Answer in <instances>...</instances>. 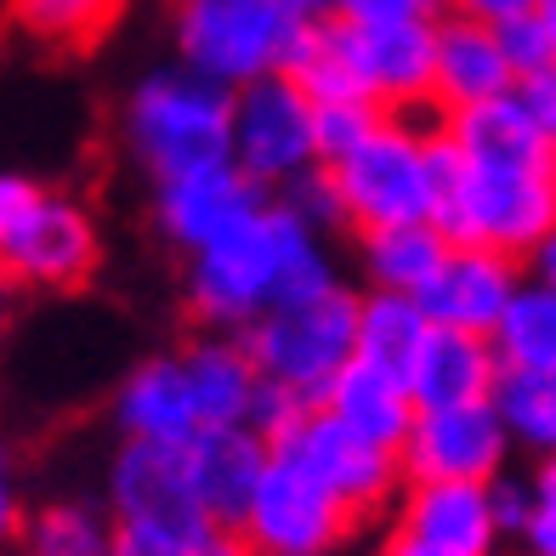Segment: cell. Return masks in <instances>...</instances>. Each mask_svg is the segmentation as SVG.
<instances>
[{
	"label": "cell",
	"mask_w": 556,
	"mask_h": 556,
	"mask_svg": "<svg viewBox=\"0 0 556 556\" xmlns=\"http://www.w3.org/2000/svg\"><path fill=\"white\" fill-rule=\"evenodd\" d=\"M432 222L448 244L534 262L556 233V142L511 97L443 114L432 131Z\"/></svg>",
	"instance_id": "6da1fadb"
},
{
	"label": "cell",
	"mask_w": 556,
	"mask_h": 556,
	"mask_svg": "<svg viewBox=\"0 0 556 556\" xmlns=\"http://www.w3.org/2000/svg\"><path fill=\"white\" fill-rule=\"evenodd\" d=\"M330 290H341L330 244L285 199H273L262 216H250L188 262V313L216 336H244L273 307Z\"/></svg>",
	"instance_id": "7a4b0ae2"
},
{
	"label": "cell",
	"mask_w": 556,
	"mask_h": 556,
	"mask_svg": "<svg viewBox=\"0 0 556 556\" xmlns=\"http://www.w3.org/2000/svg\"><path fill=\"white\" fill-rule=\"evenodd\" d=\"M119 142L148 170V182L227 165L233 160V91L211 86L193 68H154L131 86L119 109Z\"/></svg>",
	"instance_id": "3957f363"
},
{
	"label": "cell",
	"mask_w": 556,
	"mask_h": 556,
	"mask_svg": "<svg viewBox=\"0 0 556 556\" xmlns=\"http://www.w3.org/2000/svg\"><path fill=\"white\" fill-rule=\"evenodd\" d=\"M103 505H109L119 556H188L222 534L211 511L199 505L188 448L119 438L114 460H109Z\"/></svg>",
	"instance_id": "277c9868"
},
{
	"label": "cell",
	"mask_w": 556,
	"mask_h": 556,
	"mask_svg": "<svg viewBox=\"0 0 556 556\" xmlns=\"http://www.w3.org/2000/svg\"><path fill=\"white\" fill-rule=\"evenodd\" d=\"M301 29L307 23L278 0H170L176 58L222 91H244L267 74H285Z\"/></svg>",
	"instance_id": "5b68a950"
},
{
	"label": "cell",
	"mask_w": 556,
	"mask_h": 556,
	"mask_svg": "<svg viewBox=\"0 0 556 556\" xmlns=\"http://www.w3.org/2000/svg\"><path fill=\"white\" fill-rule=\"evenodd\" d=\"M358 290H330L313 301H290L256 318L239 336L250 364H256L262 387L285 392L295 403H324V392L336 387V375L358 358Z\"/></svg>",
	"instance_id": "8992f818"
},
{
	"label": "cell",
	"mask_w": 556,
	"mask_h": 556,
	"mask_svg": "<svg viewBox=\"0 0 556 556\" xmlns=\"http://www.w3.org/2000/svg\"><path fill=\"white\" fill-rule=\"evenodd\" d=\"M432 131L438 119L387 114L341 165H324L352 239L403 222H432Z\"/></svg>",
	"instance_id": "52a82bcc"
},
{
	"label": "cell",
	"mask_w": 556,
	"mask_h": 556,
	"mask_svg": "<svg viewBox=\"0 0 556 556\" xmlns=\"http://www.w3.org/2000/svg\"><path fill=\"white\" fill-rule=\"evenodd\" d=\"M364 528L369 522L346 511L307 466H295L290 454H273L262 489L239 522V540L250 556H346L364 540Z\"/></svg>",
	"instance_id": "ba28073f"
},
{
	"label": "cell",
	"mask_w": 556,
	"mask_h": 556,
	"mask_svg": "<svg viewBox=\"0 0 556 556\" xmlns=\"http://www.w3.org/2000/svg\"><path fill=\"white\" fill-rule=\"evenodd\" d=\"M273 454H290L295 466H307L318 483L330 489L346 511H358L369 528L387 522L397 494L409 489L397 448H381V443L358 438L330 409H318V403H313V409H301L285 432L273 438Z\"/></svg>",
	"instance_id": "9c48e42d"
},
{
	"label": "cell",
	"mask_w": 556,
	"mask_h": 556,
	"mask_svg": "<svg viewBox=\"0 0 556 556\" xmlns=\"http://www.w3.org/2000/svg\"><path fill=\"white\" fill-rule=\"evenodd\" d=\"M233 165L267 193H285L295 176L318 170V103L290 74L233 91Z\"/></svg>",
	"instance_id": "30bf717a"
},
{
	"label": "cell",
	"mask_w": 556,
	"mask_h": 556,
	"mask_svg": "<svg viewBox=\"0 0 556 556\" xmlns=\"http://www.w3.org/2000/svg\"><path fill=\"white\" fill-rule=\"evenodd\" d=\"M103 262V233L68 193L40 188L35 205L0 233V273L17 290H80Z\"/></svg>",
	"instance_id": "8fae6325"
},
{
	"label": "cell",
	"mask_w": 556,
	"mask_h": 556,
	"mask_svg": "<svg viewBox=\"0 0 556 556\" xmlns=\"http://www.w3.org/2000/svg\"><path fill=\"white\" fill-rule=\"evenodd\" d=\"M341 52L358 80L364 103L403 119H443L438 114V23H387V29H358L341 23Z\"/></svg>",
	"instance_id": "7c38bea8"
},
{
	"label": "cell",
	"mask_w": 556,
	"mask_h": 556,
	"mask_svg": "<svg viewBox=\"0 0 556 556\" xmlns=\"http://www.w3.org/2000/svg\"><path fill=\"white\" fill-rule=\"evenodd\" d=\"M511 432L494 403L466 409H420L409 443H403V477L409 483H500L511 471Z\"/></svg>",
	"instance_id": "4fadbf2b"
},
{
	"label": "cell",
	"mask_w": 556,
	"mask_h": 556,
	"mask_svg": "<svg viewBox=\"0 0 556 556\" xmlns=\"http://www.w3.org/2000/svg\"><path fill=\"white\" fill-rule=\"evenodd\" d=\"M267 205H273V193L262 182H250V176L227 160V165L170 176V182L154 188V233L182 262H193L199 250H211L216 239H227L250 216H262Z\"/></svg>",
	"instance_id": "5bb4252c"
},
{
	"label": "cell",
	"mask_w": 556,
	"mask_h": 556,
	"mask_svg": "<svg viewBox=\"0 0 556 556\" xmlns=\"http://www.w3.org/2000/svg\"><path fill=\"white\" fill-rule=\"evenodd\" d=\"M114 426H119V438L160 443V448H193L216 432L182 346L154 352L137 369H125V381L114 392Z\"/></svg>",
	"instance_id": "9a60e30c"
},
{
	"label": "cell",
	"mask_w": 556,
	"mask_h": 556,
	"mask_svg": "<svg viewBox=\"0 0 556 556\" xmlns=\"http://www.w3.org/2000/svg\"><path fill=\"white\" fill-rule=\"evenodd\" d=\"M387 528L443 556H500L505 534L494 517V483H409Z\"/></svg>",
	"instance_id": "2e32d148"
},
{
	"label": "cell",
	"mask_w": 556,
	"mask_h": 556,
	"mask_svg": "<svg viewBox=\"0 0 556 556\" xmlns=\"http://www.w3.org/2000/svg\"><path fill=\"white\" fill-rule=\"evenodd\" d=\"M528 285L522 262L494 256V250H471L454 244L438 278L420 290V307L438 330H466V336H494L505 313H511L517 290Z\"/></svg>",
	"instance_id": "e0dca14e"
},
{
	"label": "cell",
	"mask_w": 556,
	"mask_h": 556,
	"mask_svg": "<svg viewBox=\"0 0 556 556\" xmlns=\"http://www.w3.org/2000/svg\"><path fill=\"white\" fill-rule=\"evenodd\" d=\"M517 91V68L505 58L500 29L477 17H438V114L483 109Z\"/></svg>",
	"instance_id": "ac0fdd59"
},
{
	"label": "cell",
	"mask_w": 556,
	"mask_h": 556,
	"mask_svg": "<svg viewBox=\"0 0 556 556\" xmlns=\"http://www.w3.org/2000/svg\"><path fill=\"white\" fill-rule=\"evenodd\" d=\"M500 375L505 358L494 336H466V330H438L426 336L415 375H409V392L420 409H466V403H494L500 392Z\"/></svg>",
	"instance_id": "d6986e66"
},
{
	"label": "cell",
	"mask_w": 556,
	"mask_h": 556,
	"mask_svg": "<svg viewBox=\"0 0 556 556\" xmlns=\"http://www.w3.org/2000/svg\"><path fill=\"white\" fill-rule=\"evenodd\" d=\"M267 460H273V443L262 432H211L205 443L188 448V471H193V489H199V505L211 511V522L222 534H239V522L256 500L262 477H267Z\"/></svg>",
	"instance_id": "ffe728a7"
},
{
	"label": "cell",
	"mask_w": 556,
	"mask_h": 556,
	"mask_svg": "<svg viewBox=\"0 0 556 556\" xmlns=\"http://www.w3.org/2000/svg\"><path fill=\"white\" fill-rule=\"evenodd\" d=\"M318 409H330L341 426H352L358 438L369 443H381V448H397L409 443L415 432V420H420V403L409 392V381L403 375H387V369H375L364 358H352L341 375H336V387L324 392Z\"/></svg>",
	"instance_id": "44dd1931"
},
{
	"label": "cell",
	"mask_w": 556,
	"mask_h": 556,
	"mask_svg": "<svg viewBox=\"0 0 556 556\" xmlns=\"http://www.w3.org/2000/svg\"><path fill=\"white\" fill-rule=\"evenodd\" d=\"M448 233L438 222H403L381 227V233L358 239V267L369 278V290H392V295H420L448 262Z\"/></svg>",
	"instance_id": "7402d4cb"
},
{
	"label": "cell",
	"mask_w": 556,
	"mask_h": 556,
	"mask_svg": "<svg viewBox=\"0 0 556 556\" xmlns=\"http://www.w3.org/2000/svg\"><path fill=\"white\" fill-rule=\"evenodd\" d=\"M426 336H432V318H426L420 295H392V290H364L358 301V358L387 369V375H415V358Z\"/></svg>",
	"instance_id": "603a6c76"
},
{
	"label": "cell",
	"mask_w": 556,
	"mask_h": 556,
	"mask_svg": "<svg viewBox=\"0 0 556 556\" xmlns=\"http://www.w3.org/2000/svg\"><path fill=\"white\" fill-rule=\"evenodd\" d=\"M125 12V0H7V17L23 40L52 52H91Z\"/></svg>",
	"instance_id": "cb8c5ba5"
},
{
	"label": "cell",
	"mask_w": 556,
	"mask_h": 556,
	"mask_svg": "<svg viewBox=\"0 0 556 556\" xmlns=\"http://www.w3.org/2000/svg\"><path fill=\"white\" fill-rule=\"evenodd\" d=\"M114 522L109 505L91 500H46L29 511L17 556H114Z\"/></svg>",
	"instance_id": "d4e9b609"
},
{
	"label": "cell",
	"mask_w": 556,
	"mask_h": 556,
	"mask_svg": "<svg viewBox=\"0 0 556 556\" xmlns=\"http://www.w3.org/2000/svg\"><path fill=\"white\" fill-rule=\"evenodd\" d=\"M494 409L522 454L556 460V369H505Z\"/></svg>",
	"instance_id": "484cf974"
},
{
	"label": "cell",
	"mask_w": 556,
	"mask_h": 556,
	"mask_svg": "<svg viewBox=\"0 0 556 556\" xmlns=\"http://www.w3.org/2000/svg\"><path fill=\"white\" fill-rule=\"evenodd\" d=\"M494 346H500L505 369H556V290L528 278L505 324L494 330Z\"/></svg>",
	"instance_id": "4316f807"
},
{
	"label": "cell",
	"mask_w": 556,
	"mask_h": 556,
	"mask_svg": "<svg viewBox=\"0 0 556 556\" xmlns=\"http://www.w3.org/2000/svg\"><path fill=\"white\" fill-rule=\"evenodd\" d=\"M387 114L369 103H318V165H341Z\"/></svg>",
	"instance_id": "83f0119b"
},
{
	"label": "cell",
	"mask_w": 556,
	"mask_h": 556,
	"mask_svg": "<svg viewBox=\"0 0 556 556\" xmlns=\"http://www.w3.org/2000/svg\"><path fill=\"white\" fill-rule=\"evenodd\" d=\"M330 17L358 23V29H387V23H438L443 0H330Z\"/></svg>",
	"instance_id": "f1b7e54d"
},
{
	"label": "cell",
	"mask_w": 556,
	"mask_h": 556,
	"mask_svg": "<svg viewBox=\"0 0 556 556\" xmlns=\"http://www.w3.org/2000/svg\"><path fill=\"white\" fill-rule=\"evenodd\" d=\"M505 40V58H511L517 68V80H528V74H545L556 68V35H551V23L534 12V17H517V23H505L500 29Z\"/></svg>",
	"instance_id": "f546056e"
},
{
	"label": "cell",
	"mask_w": 556,
	"mask_h": 556,
	"mask_svg": "<svg viewBox=\"0 0 556 556\" xmlns=\"http://www.w3.org/2000/svg\"><path fill=\"white\" fill-rule=\"evenodd\" d=\"M528 483H534V517H528L517 551L522 556H556V460H534Z\"/></svg>",
	"instance_id": "4dcf8cb0"
},
{
	"label": "cell",
	"mask_w": 556,
	"mask_h": 556,
	"mask_svg": "<svg viewBox=\"0 0 556 556\" xmlns=\"http://www.w3.org/2000/svg\"><path fill=\"white\" fill-rule=\"evenodd\" d=\"M29 511H35V505L23 500L17 466H12L7 443H0V556H17V545H23V528H29Z\"/></svg>",
	"instance_id": "1f68e13d"
},
{
	"label": "cell",
	"mask_w": 556,
	"mask_h": 556,
	"mask_svg": "<svg viewBox=\"0 0 556 556\" xmlns=\"http://www.w3.org/2000/svg\"><path fill=\"white\" fill-rule=\"evenodd\" d=\"M494 517H500V534L517 545L522 528H528V517H534V483H528V477H517V471H505L500 483H494Z\"/></svg>",
	"instance_id": "d6a6232c"
},
{
	"label": "cell",
	"mask_w": 556,
	"mask_h": 556,
	"mask_svg": "<svg viewBox=\"0 0 556 556\" xmlns=\"http://www.w3.org/2000/svg\"><path fill=\"white\" fill-rule=\"evenodd\" d=\"M540 7L545 0H443V12L477 17V23H489V29H505V23H517V17H534Z\"/></svg>",
	"instance_id": "836d02e7"
},
{
	"label": "cell",
	"mask_w": 556,
	"mask_h": 556,
	"mask_svg": "<svg viewBox=\"0 0 556 556\" xmlns=\"http://www.w3.org/2000/svg\"><path fill=\"white\" fill-rule=\"evenodd\" d=\"M517 103L528 109V119L540 125V131L556 142V68L545 74H528V80H517Z\"/></svg>",
	"instance_id": "e575fe53"
},
{
	"label": "cell",
	"mask_w": 556,
	"mask_h": 556,
	"mask_svg": "<svg viewBox=\"0 0 556 556\" xmlns=\"http://www.w3.org/2000/svg\"><path fill=\"white\" fill-rule=\"evenodd\" d=\"M375 556H443V551H432V545H420L409 534H397V528H387L381 545H375Z\"/></svg>",
	"instance_id": "d590c367"
},
{
	"label": "cell",
	"mask_w": 556,
	"mask_h": 556,
	"mask_svg": "<svg viewBox=\"0 0 556 556\" xmlns=\"http://www.w3.org/2000/svg\"><path fill=\"white\" fill-rule=\"evenodd\" d=\"M528 278H534V285H545V290H556V233L534 250V262H528Z\"/></svg>",
	"instance_id": "8d00e7d4"
},
{
	"label": "cell",
	"mask_w": 556,
	"mask_h": 556,
	"mask_svg": "<svg viewBox=\"0 0 556 556\" xmlns=\"http://www.w3.org/2000/svg\"><path fill=\"white\" fill-rule=\"evenodd\" d=\"M188 556H250V551H244L239 534H216L211 545H199V551H188Z\"/></svg>",
	"instance_id": "74e56055"
},
{
	"label": "cell",
	"mask_w": 556,
	"mask_h": 556,
	"mask_svg": "<svg viewBox=\"0 0 556 556\" xmlns=\"http://www.w3.org/2000/svg\"><path fill=\"white\" fill-rule=\"evenodd\" d=\"M285 12H295L301 23H318V17H330V0H278Z\"/></svg>",
	"instance_id": "f35d334b"
},
{
	"label": "cell",
	"mask_w": 556,
	"mask_h": 556,
	"mask_svg": "<svg viewBox=\"0 0 556 556\" xmlns=\"http://www.w3.org/2000/svg\"><path fill=\"white\" fill-rule=\"evenodd\" d=\"M12 307H17V285L0 273V341H7V324H12Z\"/></svg>",
	"instance_id": "ab89813d"
},
{
	"label": "cell",
	"mask_w": 556,
	"mask_h": 556,
	"mask_svg": "<svg viewBox=\"0 0 556 556\" xmlns=\"http://www.w3.org/2000/svg\"><path fill=\"white\" fill-rule=\"evenodd\" d=\"M540 17L551 23V35H556V0H545V7H540Z\"/></svg>",
	"instance_id": "60d3db41"
},
{
	"label": "cell",
	"mask_w": 556,
	"mask_h": 556,
	"mask_svg": "<svg viewBox=\"0 0 556 556\" xmlns=\"http://www.w3.org/2000/svg\"><path fill=\"white\" fill-rule=\"evenodd\" d=\"M114 556H119V551H114Z\"/></svg>",
	"instance_id": "b9f144b4"
},
{
	"label": "cell",
	"mask_w": 556,
	"mask_h": 556,
	"mask_svg": "<svg viewBox=\"0 0 556 556\" xmlns=\"http://www.w3.org/2000/svg\"><path fill=\"white\" fill-rule=\"evenodd\" d=\"M517 556H522V551H517Z\"/></svg>",
	"instance_id": "7bdbcfd3"
}]
</instances>
